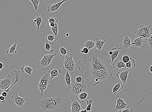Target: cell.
I'll use <instances>...</instances> for the list:
<instances>
[{"label":"cell","instance_id":"obj_1","mask_svg":"<svg viewBox=\"0 0 152 112\" xmlns=\"http://www.w3.org/2000/svg\"><path fill=\"white\" fill-rule=\"evenodd\" d=\"M83 54V59L77 63L78 68L82 77L91 86H95L112 77L114 68L108 52L95 47L89 53Z\"/></svg>","mask_w":152,"mask_h":112},{"label":"cell","instance_id":"obj_2","mask_svg":"<svg viewBox=\"0 0 152 112\" xmlns=\"http://www.w3.org/2000/svg\"><path fill=\"white\" fill-rule=\"evenodd\" d=\"M63 101V99L60 97L48 98L39 101L38 106L42 110L54 111L61 106Z\"/></svg>","mask_w":152,"mask_h":112},{"label":"cell","instance_id":"obj_3","mask_svg":"<svg viewBox=\"0 0 152 112\" xmlns=\"http://www.w3.org/2000/svg\"><path fill=\"white\" fill-rule=\"evenodd\" d=\"M54 51L53 49H51L49 52H44L42 54V56L43 57L40 61L38 62V65L41 66L42 71L47 70L49 68L51 63H53L52 60L53 57L56 55V53L51 54Z\"/></svg>","mask_w":152,"mask_h":112},{"label":"cell","instance_id":"obj_4","mask_svg":"<svg viewBox=\"0 0 152 112\" xmlns=\"http://www.w3.org/2000/svg\"><path fill=\"white\" fill-rule=\"evenodd\" d=\"M65 57L64 61L62 65L63 70L71 74L75 73L78 68L77 62L75 61L72 54L70 56L66 55Z\"/></svg>","mask_w":152,"mask_h":112},{"label":"cell","instance_id":"obj_5","mask_svg":"<svg viewBox=\"0 0 152 112\" xmlns=\"http://www.w3.org/2000/svg\"><path fill=\"white\" fill-rule=\"evenodd\" d=\"M41 78L38 84L39 90L41 93L42 96H43L44 91L46 89L48 85L50 83L51 74L50 71L47 73L44 72L41 74Z\"/></svg>","mask_w":152,"mask_h":112},{"label":"cell","instance_id":"obj_6","mask_svg":"<svg viewBox=\"0 0 152 112\" xmlns=\"http://www.w3.org/2000/svg\"><path fill=\"white\" fill-rule=\"evenodd\" d=\"M87 86L84 82H76L72 83L70 91L72 95L76 96L82 92H87Z\"/></svg>","mask_w":152,"mask_h":112},{"label":"cell","instance_id":"obj_7","mask_svg":"<svg viewBox=\"0 0 152 112\" xmlns=\"http://www.w3.org/2000/svg\"><path fill=\"white\" fill-rule=\"evenodd\" d=\"M151 25L145 26L141 25L139 28L136 30L135 34L137 37L145 39L149 38L151 35L150 29Z\"/></svg>","mask_w":152,"mask_h":112},{"label":"cell","instance_id":"obj_8","mask_svg":"<svg viewBox=\"0 0 152 112\" xmlns=\"http://www.w3.org/2000/svg\"><path fill=\"white\" fill-rule=\"evenodd\" d=\"M147 44L146 39L141 37H138L133 41L131 45L132 46L131 48L135 50H139L141 48L144 49L146 47Z\"/></svg>","mask_w":152,"mask_h":112},{"label":"cell","instance_id":"obj_9","mask_svg":"<svg viewBox=\"0 0 152 112\" xmlns=\"http://www.w3.org/2000/svg\"><path fill=\"white\" fill-rule=\"evenodd\" d=\"M131 45V41L128 35L126 34L121 39L120 47L121 50L123 52L127 53L128 52L129 48Z\"/></svg>","mask_w":152,"mask_h":112},{"label":"cell","instance_id":"obj_10","mask_svg":"<svg viewBox=\"0 0 152 112\" xmlns=\"http://www.w3.org/2000/svg\"><path fill=\"white\" fill-rule=\"evenodd\" d=\"M12 78L10 74H9L4 79L0 80V89L3 90L8 89L12 85Z\"/></svg>","mask_w":152,"mask_h":112},{"label":"cell","instance_id":"obj_11","mask_svg":"<svg viewBox=\"0 0 152 112\" xmlns=\"http://www.w3.org/2000/svg\"><path fill=\"white\" fill-rule=\"evenodd\" d=\"M11 98L18 107H23L26 101L25 99L20 97L17 92H14L11 96Z\"/></svg>","mask_w":152,"mask_h":112},{"label":"cell","instance_id":"obj_12","mask_svg":"<svg viewBox=\"0 0 152 112\" xmlns=\"http://www.w3.org/2000/svg\"><path fill=\"white\" fill-rule=\"evenodd\" d=\"M129 72V71L128 70H121L117 73L116 76L119 79L120 82L127 85V77Z\"/></svg>","mask_w":152,"mask_h":112},{"label":"cell","instance_id":"obj_13","mask_svg":"<svg viewBox=\"0 0 152 112\" xmlns=\"http://www.w3.org/2000/svg\"><path fill=\"white\" fill-rule=\"evenodd\" d=\"M127 106V104L121 98L117 100V104L115 105L113 110V112H118L124 109Z\"/></svg>","mask_w":152,"mask_h":112},{"label":"cell","instance_id":"obj_14","mask_svg":"<svg viewBox=\"0 0 152 112\" xmlns=\"http://www.w3.org/2000/svg\"><path fill=\"white\" fill-rule=\"evenodd\" d=\"M82 110V106L80 103L77 99H72L71 105V112H80Z\"/></svg>","mask_w":152,"mask_h":112},{"label":"cell","instance_id":"obj_15","mask_svg":"<svg viewBox=\"0 0 152 112\" xmlns=\"http://www.w3.org/2000/svg\"><path fill=\"white\" fill-rule=\"evenodd\" d=\"M68 1L69 0H63L62 1L56 4L49 5L47 8V11L48 12H50L53 13V12L58 10L64 2Z\"/></svg>","mask_w":152,"mask_h":112},{"label":"cell","instance_id":"obj_16","mask_svg":"<svg viewBox=\"0 0 152 112\" xmlns=\"http://www.w3.org/2000/svg\"><path fill=\"white\" fill-rule=\"evenodd\" d=\"M95 43L92 41L82 40L81 41V46L82 47H87L89 50L95 47Z\"/></svg>","mask_w":152,"mask_h":112},{"label":"cell","instance_id":"obj_17","mask_svg":"<svg viewBox=\"0 0 152 112\" xmlns=\"http://www.w3.org/2000/svg\"><path fill=\"white\" fill-rule=\"evenodd\" d=\"M20 81V77L18 76V75H16V80H15L14 82L13 85H12L11 87L9 88L8 89L5 90H3L0 89V96H2L6 98L7 96L8 93H11L10 92V90L12 87H13L15 83L19 82Z\"/></svg>","mask_w":152,"mask_h":112},{"label":"cell","instance_id":"obj_18","mask_svg":"<svg viewBox=\"0 0 152 112\" xmlns=\"http://www.w3.org/2000/svg\"><path fill=\"white\" fill-rule=\"evenodd\" d=\"M114 68L119 69L124 68H126V63H124L122 59L115 60L112 63Z\"/></svg>","mask_w":152,"mask_h":112},{"label":"cell","instance_id":"obj_19","mask_svg":"<svg viewBox=\"0 0 152 112\" xmlns=\"http://www.w3.org/2000/svg\"><path fill=\"white\" fill-rule=\"evenodd\" d=\"M50 72L51 74V81L54 78L59 76L62 73V71L61 69L57 66H56L53 70L50 71Z\"/></svg>","mask_w":152,"mask_h":112},{"label":"cell","instance_id":"obj_20","mask_svg":"<svg viewBox=\"0 0 152 112\" xmlns=\"http://www.w3.org/2000/svg\"><path fill=\"white\" fill-rule=\"evenodd\" d=\"M120 47L113 48L111 50L112 52V54L110 56L112 63H113L114 60L117 57L120 52Z\"/></svg>","mask_w":152,"mask_h":112},{"label":"cell","instance_id":"obj_21","mask_svg":"<svg viewBox=\"0 0 152 112\" xmlns=\"http://www.w3.org/2000/svg\"><path fill=\"white\" fill-rule=\"evenodd\" d=\"M88 96L89 94L87 92H82L78 95L76 96L77 100L80 103H83L84 100L86 99Z\"/></svg>","mask_w":152,"mask_h":112},{"label":"cell","instance_id":"obj_22","mask_svg":"<svg viewBox=\"0 0 152 112\" xmlns=\"http://www.w3.org/2000/svg\"><path fill=\"white\" fill-rule=\"evenodd\" d=\"M106 40H100L98 38H96L95 48L99 50H101L103 45L105 44Z\"/></svg>","mask_w":152,"mask_h":112},{"label":"cell","instance_id":"obj_23","mask_svg":"<svg viewBox=\"0 0 152 112\" xmlns=\"http://www.w3.org/2000/svg\"><path fill=\"white\" fill-rule=\"evenodd\" d=\"M17 44L15 43L10 48V50L7 51V53L9 58L13 57L15 54H17L16 51Z\"/></svg>","mask_w":152,"mask_h":112},{"label":"cell","instance_id":"obj_24","mask_svg":"<svg viewBox=\"0 0 152 112\" xmlns=\"http://www.w3.org/2000/svg\"><path fill=\"white\" fill-rule=\"evenodd\" d=\"M124 86L122 85L120 82H118L117 84L114 86L113 89V94L116 95L119 93L121 89H124Z\"/></svg>","mask_w":152,"mask_h":112},{"label":"cell","instance_id":"obj_25","mask_svg":"<svg viewBox=\"0 0 152 112\" xmlns=\"http://www.w3.org/2000/svg\"><path fill=\"white\" fill-rule=\"evenodd\" d=\"M20 68L21 72L22 73H26L27 74L32 75V73L33 71V69L30 66H23Z\"/></svg>","mask_w":152,"mask_h":112},{"label":"cell","instance_id":"obj_26","mask_svg":"<svg viewBox=\"0 0 152 112\" xmlns=\"http://www.w3.org/2000/svg\"><path fill=\"white\" fill-rule=\"evenodd\" d=\"M56 41V38L52 35H48L46 37L45 43H48L50 44H54Z\"/></svg>","mask_w":152,"mask_h":112},{"label":"cell","instance_id":"obj_27","mask_svg":"<svg viewBox=\"0 0 152 112\" xmlns=\"http://www.w3.org/2000/svg\"><path fill=\"white\" fill-rule=\"evenodd\" d=\"M136 65L135 60L132 58H130L129 61L126 63V68H132V67L135 68Z\"/></svg>","mask_w":152,"mask_h":112},{"label":"cell","instance_id":"obj_28","mask_svg":"<svg viewBox=\"0 0 152 112\" xmlns=\"http://www.w3.org/2000/svg\"><path fill=\"white\" fill-rule=\"evenodd\" d=\"M55 23V25L53 27L51 28V29L54 35L57 36L58 35L59 21L56 19Z\"/></svg>","mask_w":152,"mask_h":112},{"label":"cell","instance_id":"obj_29","mask_svg":"<svg viewBox=\"0 0 152 112\" xmlns=\"http://www.w3.org/2000/svg\"><path fill=\"white\" fill-rule=\"evenodd\" d=\"M65 80L68 87L70 88L72 85V80L69 73L68 72H67L66 73L65 77Z\"/></svg>","mask_w":152,"mask_h":112},{"label":"cell","instance_id":"obj_30","mask_svg":"<svg viewBox=\"0 0 152 112\" xmlns=\"http://www.w3.org/2000/svg\"><path fill=\"white\" fill-rule=\"evenodd\" d=\"M43 18L41 16L38 15L36 16V24L38 30H39V27L41 25L42 20H43Z\"/></svg>","mask_w":152,"mask_h":112},{"label":"cell","instance_id":"obj_31","mask_svg":"<svg viewBox=\"0 0 152 112\" xmlns=\"http://www.w3.org/2000/svg\"><path fill=\"white\" fill-rule=\"evenodd\" d=\"M30 1L32 2L34 6L35 11H38L39 3L42 0H30Z\"/></svg>","mask_w":152,"mask_h":112},{"label":"cell","instance_id":"obj_32","mask_svg":"<svg viewBox=\"0 0 152 112\" xmlns=\"http://www.w3.org/2000/svg\"><path fill=\"white\" fill-rule=\"evenodd\" d=\"M93 102V99H89L87 101V107L86 108L87 111H92V104Z\"/></svg>","mask_w":152,"mask_h":112},{"label":"cell","instance_id":"obj_33","mask_svg":"<svg viewBox=\"0 0 152 112\" xmlns=\"http://www.w3.org/2000/svg\"><path fill=\"white\" fill-rule=\"evenodd\" d=\"M68 54V52L65 48L62 46L60 48V56L62 57H65Z\"/></svg>","mask_w":152,"mask_h":112},{"label":"cell","instance_id":"obj_34","mask_svg":"<svg viewBox=\"0 0 152 112\" xmlns=\"http://www.w3.org/2000/svg\"><path fill=\"white\" fill-rule=\"evenodd\" d=\"M84 78L82 77L78 76L76 77L75 81L76 82L79 83H84Z\"/></svg>","mask_w":152,"mask_h":112},{"label":"cell","instance_id":"obj_35","mask_svg":"<svg viewBox=\"0 0 152 112\" xmlns=\"http://www.w3.org/2000/svg\"><path fill=\"white\" fill-rule=\"evenodd\" d=\"M148 44L149 46L151 49H152V35L150 37L146 39Z\"/></svg>","mask_w":152,"mask_h":112},{"label":"cell","instance_id":"obj_36","mask_svg":"<svg viewBox=\"0 0 152 112\" xmlns=\"http://www.w3.org/2000/svg\"><path fill=\"white\" fill-rule=\"evenodd\" d=\"M89 50L87 47H82L81 53L82 54H87L89 53Z\"/></svg>","mask_w":152,"mask_h":112},{"label":"cell","instance_id":"obj_37","mask_svg":"<svg viewBox=\"0 0 152 112\" xmlns=\"http://www.w3.org/2000/svg\"><path fill=\"white\" fill-rule=\"evenodd\" d=\"M122 61L125 63L127 62H128L130 60V58L129 57L127 56H124L122 59Z\"/></svg>","mask_w":152,"mask_h":112},{"label":"cell","instance_id":"obj_38","mask_svg":"<svg viewBox=\"0 0 152 112\" xmlns=\"http://www.w3.org/2000/svg\"><path fill=\"white\" fill-rule=\"evenodd\" d=\"M45 48L48 52H49L51 51V47L50 44L48 43H46L45 45Z\"/></svg>","mask_w":152,"mask_h":112},{"label":"cell","instance_id":"obj_39","mask_svg":"<svg viewBox=\"0 0 152 112\" xmlns=\"http://www.w3.org/2000/svg\"><path fill=\"white\" fill-rule=\"evenodd\" d=\"M5 66L4 63L2 60H0V71L4 69Z\"/></svg>","mask_w":152,"mask_h":112},{"label":"cell","instance_id":"obj_40","mask_svg":"<svg viewBox=\"0 0 152 112\" xmlns=\"http://www.w3.org/2000/svg\"><path fill=\"white\" fill-rule=\"evenodd\" d=\"M56 18L54 17H52L49 18L48 20L49 23H55L56 20Z\"/></svg>","mask_w":152,"mask_h":112},{"label":"cell","instance_id":"obj_41","mask_svg":"<svg viewBox=\"0 0 152 112\" xmlns=\"http://www.w3.org/2000/svg\"><path fill=\"white\" fill-rule=\"evenodd\" d=\"M131 111H130L129 107H127L125 108L124 109L118 112H131Z\"/></svg>","mask_w":152,"mask_h":112},{"label":"cell","instance_id":"obj_42","mask_svg":"<svg viewBox=\"0 0 152 112\" xmlns=\"http://www.w3.org/2000/svg\"><path fill=\"white\" fill-rule=\"evenodd\" d=\"M49 25L51 28H52V27H53L55 25V23H49Z\"/></svg>","mask_w":152,"mask_h":112},{"label":"cell","instance_id":"obj_43","mask_svg":"<svg viewBox=\"0 0 152 112\" xmlns=\"http://www.w3.org/2000/svg\"><path fill=\"white\" fill-rule=\"evenodd\" d=\"M87 112V110L86 109H85V110H81L80 112Z\"/></svg>","mask_w":152,"mask_h":112},{"label":"cell","instance_id":"obj_44","mask_svg":"<svg viewBox=\"0 0 152 112\" xmlns=\"http://www.w3.org/2000/svg\"><path fill=\"white\" fill-rule=\"evenodd\" d=\"M150 70L151 72L152 73V65L151 66H150Z\"/></svg>","mask_w":152,"mask_h":112},{"label":"cell","instance_id":"obj_45","mask_svg":"<svg viewBox=\"0 0 152 112\" xmlns=\"http://www.w3.org/2000/svg\"><path fill=\"white\" fill-rule=\"evenodd\" d=\"M33 21H34V22H36V19L34 20H33Z\"/></svg>","mask_w":152,"mask_h":112},{"label":"cell","instance_id":"obj_46","mask_svg":"<svg viewBox=\"0 0 152 112\" xmlns=\"http://www.w3.org/2000/svg\"><path fill=\"white\" fill-rule=\"evenodd\" d=\"M69 34H66V36H69Z\"/></svg>","mask_w":152,"mask_h":112}]
</instances>
